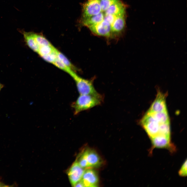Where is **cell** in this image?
Masks as SVG:
<instances>
[{"mask_svg": "<svg viewBox=\"0 0 187 187\" xmlns=\"http://www.w3.org/2000/svg\"><path fill=\"white\" fill-rule=\"evenodd\" d=\"M103 100V96L90 94L80 95L71 104L74 114L77 115L81 112L100 105Z\"/></svg>", "mask_w": 187, "mask_h": 187, "instance_id": "obj_1", "label": "cell"}, {"mask_svg": "<svg viewBox=\"0 0 187 187\" xmlns=\"http://www.w3.org/2000/svg\"><path fill=\"white\" fill-rule=\"evenodd\" d=\"M71 76L75 81L80 95L90 94L95 96L101 95L95 88L93 85V79H88L84 78L79 76L75 72Z\"/></svg>", "mask_w": 187, "mask_h": 187, "instance_id": "obj_2", "label": "cell"}, {"mask_svg": "<svg viewBox=\"0 0 187 187\" xmlns=\"http://www.w3.org/2000/svg\"><path fill=\"white\" fill-rule=\"evenodd\" d=\"M101 12L100 0H88L83 4L81 20L97 15Z\"/></svg>", "mask_w": 187, "mask_h": 187, "instance_id": "obj_3", "label": "cell"}, {"mask_svg": "<svg viewBox=\"0 0 187 187\" xmlns=\"http://www.w3.org/2000/svg\"><path fill=\"white\" fill-rule=\"evenodd\" d=\"M88 28L96 35L106 37H112L111 25L104 20L98 24Z\"/></svg>", "mask_w": 187, "mask_h": 187, "instance_id": "obj_4", "label": "cell"}, {"mask_svg": "<svg viewBox=\"0 0 187 187\" xmlns=\"http://www.w3.org/2000/svg\"><path fill=\"white\" fill-rule=\"evenodd\" d=\"M84 171L77 160L73 164L68 172L69 181L73 186L81 179Z\"/></svg>", "mask_w": 187, "mask_h": 187, "instance_id": "obj_5", "label": "cell"}, {"mask_svg": "<svg viewBox=\"0 0 187 187\" xmlns=\"http://www.w3.org/2000/svg\"><path fill=\"white\" fill-rule=\"evenodd\" d=\"M165 95L158 91L156 98L147 111L149 112H159L167 110Z\"/></svg>", "mask_w": 187, "mask_h": 187, "instance_id": "obj_6", "label": "cell"}, {"mask_svg": "<svg viewBox=\"0 0 187 187\" xmlns=\"http://www.w3.org/2000/svg\"><path fill=\"white\" fill-rule=\"evenodd\" d=\"M81 180L84 187L97 186L98 177L96 172L93 170L89 169L85 170Z\"/></svg>", "mask_w": 187, "mask_h": 187, "instance_id": "obj_7", "label": "cell"}, {"mask_svg": "<svg viewBox=\"0 0 187 187\" xmlns=\"http://www.w3.org/2000/svg\"><path fill=\"white\" fill-rule=\"evenodd\" d=\"M82 153L87 162L88 168L98 167L101 164L102 162L99 156L94 150L88 149Z\"/></svg>", "mask_w": 187, "mask_h": 187, "instance_id": "obj_8", "label": "cell"}, {"mask_svg": "<svg viewBox=\"0 0 187 187\" xmlns=\"http://www.w3.org/2000/svg\"><path fill=\"white\" fill-rule=\"evenodd\" d=\"M125 14L118 16L111 25L112 37L117 35L124 29L125 26Z\"/></svg>", "mask_w": 187, "mask_h": 187, "instance_id": "obj_9", "label": "cell"}, {"mask_svg": "<svg viewBox=\"0 0 187 187\" xmlns=\"http://www.w3.org/2000/svg\"><path fill=\"white\" fill-rule=\"evenodd\" d=\"M22 33L27 45L34 51L37 53L39 47L35 37L34 32L23 31Z\"/></svg>", "mask_w": 187, "mask_h": 187, "instance_id": "obj_10", "label": "cell"}, {"mask_svg": "<svg viewBox=\"0 0 187 187\" xmlns=\"http://www.w3.org/2000/svg\"><path fill=\"white\" fill-rule=\"evenodd\" d=\"M125 6L119 1L113 4L104 12V15H112L118 16L125 14Z\"/></svg>", "mask_w": 187, "mask_h": 187, "instance_id": "obj_11", "label": "cell"}, {"mask_svg": "<svg viewBox=\"0 0 187 187\" xmlns=\"http://www.w3.org/2000/svg\"><path fill=\"white\" fill-rule=\"evenodd\" d=\"M104 14L102 12L84 20H81L82 25L88 27L98 24L104 19Z\"/></svg>", "mask_w": 187, "mask_h": 187, "instance_id": "obj_12", "label": "cell"}, {"mask_svg": "<svg viewBox=\"0 0 187 187\" xmlns=\"http://www.w3.org/2000/svg\"><path fill=\"white\" fill-rule=\"evenodd\" d=\"M147 112L150 113L159 123H163L170 122L167 110L159 112Z\"/></svg>", "mask_w": 187, "mask_h": 187, "instance_id": "obj_13", "label": "cell"}, {"mask_svg": "<svg viewBox=\"0 0 187 187\" xmlns=\"http://www.w3.org/2000/svg\"><path fill=\"white\" fill-rule=\"evenodd\" d=\"M55 51L57 57L62 62L72 70L76 69L75 67L63 54L55 48Z\"/></svg>", "mask_w": 187, "mask_h": 187, "instance_id": "obj_14", "label": "cell"}, {"mask_svg": "<svg viewBox=\"0 0 187 187\" xmlns=\"http://www.w3.org/2000/svg\"><path fill=\"white\" fill-rule=\"evenodd\" d=\"M34 35L39 47L52 45L42 35L34 32Z\"/></svg>", "mask_w": 187, "mask_h": 187, "instance_id": "obj_15", "label": "cell"}, {"mask_svg": "<svg viewBox=\"0 0 187 187\" xmlns=\"http://www.w3.org/2000/svg\"><path fill=\"white\" fill-rule=\"evenodd\" d=\"M52 64L59 68L67 72L70 75L74 72V70L67 66L62 62L57 57Z\"/></svg>", "mask_w": 187, "mask_h": 187, "instance_id": "obj_16", "label": "cell"}, {"mask_svg": "<svg viewBox=\"0 0 187 187\" xmlns=\"http://www.w3.org/2000/svg\"><path fill=\"white\" fill-rule=\"evenodd\" d=\"M55 48L52 45L45 46L39 47L37 53L41 56L55 51Z\"/></svg>", "mask_w": 187, "mask_h": 187, "instance_id": "obj_17", "label": "cell"}, {"mask_svg": "<svg viewBox=\"0 0 187 187\" xmlns=\"http://www.w3.org/2000/svg\"><path fill=\"white\" fill-rule=\"evenodd\" d=\"M119 0H106L100 1V4L102 12L105 11L111 5Z\"/></svg>", "mask_w": 187, "mask_h": 187, "instance_id": "obj_18", "label": "cell"}, {"mask_svg": "<svg viewBox=\"0 0 187 187\" xmlns=\"http://www.w3.org/2000/svg\"><path fill=\"white\" fill-rule=\"evenodd\" d=\"M41 57L46 62L52 64L57 58L55 51L49 54L43 55Z\"/></svg>", "mask_w": 187, "mask_h": 187, "instance_id": "obj_19", "label": "cell"}, {"mask_svg": "<svg viewBox=\"0 0 187 187\" xmlns=\"http://www.w3.org/2000/svg\"><path fill=\"white\" fill-rule=\"evenodd\" d=\"M187 160L184 162L178 172L179 175L182 177H186L187 175Z\"/></svg>", "mask_w": 187, "mask_h": 187, "instance_id": "obj_20", "label": "cell"}, {"mask_svg": "<svg viewBox=\"0 0 187 187\" xmlns=\"http://www.w3.org/2000/svg\"><path fill=\"white\" fill-rule=\"evenodd\" d=\"M117 16L112 15H104L103 20L111 25Z\"/></svg>", "mask_w": 187, "mask_h": 187, "instance_id": "obj_21", "label": "cell"}, {"mask_svg": "<svg viewBox=\"0 0 187 187\" xmlns=\"http://www.w3.org/2000/svg\"><path fill=\"white\" fill-rule=\"evenodd\" d=\"M74 186L75 187H84V184L81 179Z\"/></svg>", "mask_w": 187, "mask_h": 187, "instance_id": "obj_22", "label": "cell"}, {"mask_svg": "<svg viewBox=\"0 0 187 187\" xmlns=\"http://www.w3.org/2000/svg\"><path fill=\"white\" fill-rule=\"evenodd\" d=\"M10 186H9L8 185H6L1 180L0 178V187H8Z\"/></svg>", "mask_w": 187, "mask_h": 187, "instance_id": "obj_23", "label": "cell"}, {"mask_svg": "<svg viewBox=\"0 0 187 187\" xmlns=\"http://www.w3.org/2000/svg\"><path fill=\"white\" fill-rule=\"evenodd\" d=\"M4 87V85L0 83V92Z\"/></svg>", "mask_w": 187, "mask_h": 187, "instance_id": "obj_24", "label": "cell"}, {"mask_svg": "<svg viewBox=\"0 0 187 187\" xmlns=\"http://www.w3.org/2000/svg\"></svg>", "mask_w": 187, "mask_h": 187, "instance_id": "obj_25", "label": "cell"}]
</instances>
